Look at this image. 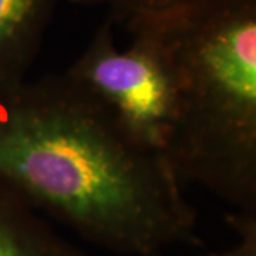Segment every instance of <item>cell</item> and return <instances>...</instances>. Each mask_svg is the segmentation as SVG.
I'll return each mask as SVG.
<instances>
[{
  "instance_id": "cell-7",
  "label": "cell",
  "mask_w": 256,
  "mask_h": 256,
  "mask_svg": "<svg viewBox=\"0 0 256 256\" xmlns=\"http://www.w3.org/2000/svg\"><path fill=\"white\" fill-rule=\"evenodd\" d=\"M78 6H107L108 18L116 23L126 24L138 10L144 6L146 0H70Z\"/></svg>"
},
{
  "instance_id": "cell-2",
  "label": "cell",
  "mask_w": 256,
  "mask_h": 256,
  "mask_svg": "<svg viewBox=\"0 0 256 256\" xmlns=\"http://www.w3.org/2000/svg\"><path fill=\"white\" fill-rule=\"evenodd\" d=\"M131 22L156 37L170 70L165 156L176 175L256 210V0H182Z\"/></svg>"
},
{
  "instance_id": "cell-5",
  "label": "cell",
  "mask_w": 256,
  "mask_h": 256,
  "mask_svg": "<svg viewBox=\"0 0 256 256\" xmlns=\"http://www.w3.org/2000/svg\"><path fill=\"white\" fill-rule=\"evenodd\" d=\"M0 256H87L18 192L0 182Z\"/></svg>"
},
{
  "instance_id": "cell-6",
  "label": "cell",
  "mask_w": 256,
  "mask_h": 256,
  "mask_svg": "<svg viewBox=\"0 0 256 256\" xmlns=\"http://www.w3.org/2000/svg\"><path fill=\"white\" fill-rule=\"evenodd\" d=\"M226 220L238 236L236 242L208 256H256V210H238Z\"/></svg>"
},
{
  "instance_id": "cell-1",
  "label": "cell",
  "mask_w": 256,
  "mask_h": 256,
  "mask_svg": "<svg viewBox=\"0 0 256 256\" xmlns=\"http://www.w3.org/2000/svg\"><path fill=\"white\" fill-rule=\"evenodd\" d=\"M0 182L117 255L202 245L198 212L168 158L66 73L0 94Z\"/></svg>"
},
{
  "instance_id": "cell-4",
  "label": "cell",
  "mask_w": 256,
  "mask_h": 256,
  "mask_svg": "<svg viewBox=\"0 0 256 256\" xmlns=\"http://www.w3.org/2000/svg\"><path fill=\"white\" fill-rule=\"evenodd\" d=\"M60 0H0V94L28 78Z\"/></svg>"
},
{
  "instance_id": "cell-3",
  "label": "cell",
  "mask_w": 256,
  "mask_h": 256,
  "mask_svg": "<svg viewBox=\"0 0 256 256\" xmlns=\"http://www.w3.org/2000/svg\"><path fill=\"white\" fill-rule=\"evenodd\" d=\"M112 24L107 18L64 73L141 144L165 156L174 120V92L162 50L148 28L132 22L126 24L131 44L120 50Z\"/></svg>"
},
{
  "instance_id": "cell-8",
  "label": "cell",
  "mask_w": 256,
  "mask_h": 256,
  "mask_svg": "<svg viewBox=\"0 0 256 256\" xmlns=\"http://www.w3.org/2000/svg\"><path fill=\"white\" fill-rule=\"evenodd\" d=\"M178 2H182V0H146V2H144V6H142L141 9H148V8H162V6H168V4H172V3H178ZM140 10H138V12H140Z\"/></svg>"
}]
</instances>
